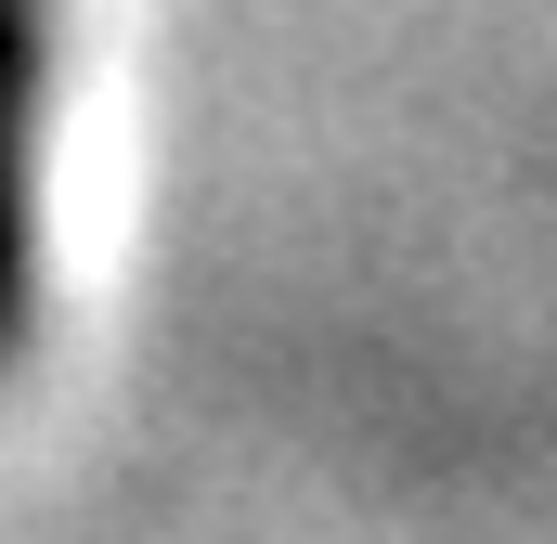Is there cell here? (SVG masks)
I'll list each match as a JSON object with an SVG mask.
<instances>
[{"instance_id":"obj_1","label":"cell","mask_w":557,"mask_h":544,"mask_svg":"<svg viewBox=\"0 0 557 544\" xmlns=\"http://www.w3.org/2000/svg\"><path fill=\"white\" fill-rule=\"evenodd\" d=\"M39 104H52V13L0 0V363L39 298Z\"/></svg>"}]
</instances>
